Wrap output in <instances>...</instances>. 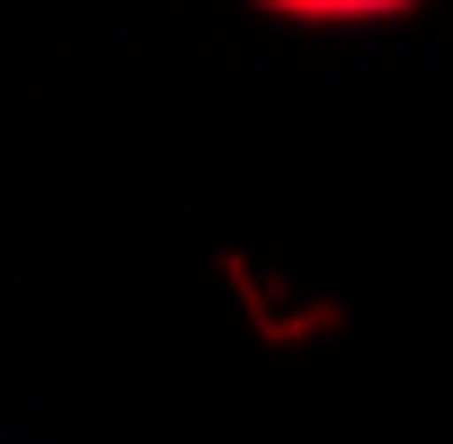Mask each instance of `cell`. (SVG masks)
Here are the masks:
<instances>
[{
  "mask_svg": "<svg viewBox=\"0 0 453 444\" xmlns=\"http://www.w3.org/2000/svg\"><path fill=\"white\" fill-rule=\"evenodd\" d=\"M267 10H294V19H391L409 0H267Z\"/></svg>",
  "mask_w": 453,
  "mask_h": 444,
  "instance_id": "1",
  "label": "cell"
}]
</instances>
